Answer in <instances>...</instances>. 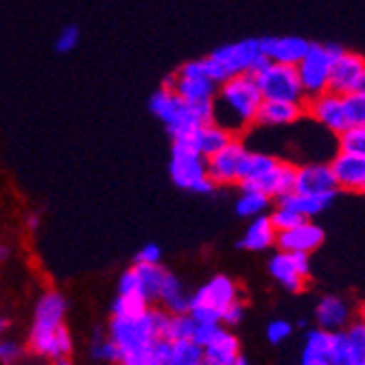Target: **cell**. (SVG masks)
<instances>
[{
    "mask_svg": "<svg viewBox=\"0 0 365 365\" xmlns=\"http://www.w3.org/2000/svg\"><path fill=\"white\" fill-rule=\"evenodd\" d=\"M260 103L262 94L252 75L230 77L217 88L212 123L227 129L232 136H241L256 125Z\"/></svg>",
    "mask_w": 365,
    "mask_h": 365,
    "instance_id": "cell-1",
    "label": "cell"
},
{
    "mask_svg": "<svg viewBox=\"0 0 365 365\" xmlns=\"http://www.w3.org/2000/svg\"><path fill=\"white\" fill-rule=\"evenodd\" d=\"M167 317L169 313L160 307H149L143 315L136 317H110L108 335L120 350V363L140 361L151 344L162 337Z\"/></svg>",
    "mask_w": 365,
    "mask_h": 365,
    "instance_id": "cell-2",
    "label": "cell"
},
{
    "mask_svg": "<svg viewBox=\"0 0 365 365\" xmlns=\"http://www.w3.org/2000/svg\"><path fill=\"white\" fill-rule=\"evenodd\" d=\"M239 297H243L241 284L225 274H217L192 291L188 315L195 322L221 324V315L225 313V309L235 300H239Z\"/></svg>",
    "mask_w": 365,
    "mask_h": 365,
    "instance_id": "cell-3",
    "label": "cell"
},
{
    "mask_svg": "<svg viewBox=\"0 0 365 365\" xmlns=\"http://www.w3.org/2000/svg\"><path fill=\"white\" fill-rule=\"evenodd\" d=\"M169 175L178 188L188 192L212 195L217 190V184L208 175V160L202 153H197L186 138L173 140Z\"/></svg>",
    "mask_w": 365,
    "mask_h": 365,
    "instance_id": "cell-4",
    "label": "cell"
},
{
    "mask_svg": "<svg viewBox=\"0 0 365 365\" xmlns=\"http://www.w3.org/2000/svg\"><path fill=\"white\" fill-rule=\"evenodd\" d=\"M341 51L344 48L339 44L311 42V48L300 59V63L295 66L307 98H313V96L328 90L330 75H333V66H335L337 57L341 55Z\"/></svg>",
    "mask_w": 365,
    "mask_h": 365,
    "instance_id": "cell-5",
    "label": "cell"
},
{
    "mask_svg": "<svg viewBox=\"0 0 365 365\" xmlns=\"http://www.w3.org/2000/svg\"><path fill=\"white\" fill-rule=\"evenodd\" d=\"M149 110L153 116H158L164 127H167L169 136L173 140H182V138H188L192 131L202 125L197 120V116L192 114L190 106L184 103L182 98L169 90V88H158L151 98H149Z\"/></svg>",
    "mask_w": 365,
    "mask_h": 365,
    "instance_id": "cell-6",
    "label": "cell"
},
{
    "mask_svg": "<svg viewBox=\"0 0 365 365\" xmlns=\"http://www.w3.org/2000/svg\"><path fill=\"white\" fill-rule=\"evenodd\" d=\"M264 101H291L307 103V94L300 83L295 66L269 61L262 71L252 75Z\"/></svg>",
    "mask_w": 365,
    "mask_h": 365,
    "instance_id": "cell-7",
    "label": "cell"
},
{
    "mask_svg": "<svg viewBox=\"0 0 365 365\" xmlns=\"http://www.w3.org/2000/svg\"><path fill=\"white\" fill-rule=\"evenodd\" d=\"M210 57L227 73V77L256 75L269 63V59L260 51V38H247L219 46L210 53Z\"/></svg>",
    "mask_w": 365,
    "mask_h": 365,
    "instance_id": "cell-8",
    "label": "cell"
},
{
    "mask_svg": "<svg viewBox=\"0 0 365 365\" xmlns=\"http://www.w3.org/2000/svg\"><path fill=\"white\" fill-rule=\"evenodd\" d=\"M267 272L287 293H302L311 282V258L309 254L276 250L267 260Z\"/></svg>",
    "mask_w": 365,
    "mask_h": 365,
    "instance_id": "cell-9",
    "label": "cell"
},
{
    "mask_svg": "<svg viewBox=\"0 0 365 365\" xmlns=\"http://www.w3.org/2000/svg\"><path fill=\"white\" fill-rule=\"evenodd\" d=\"M66 313H68V300L63 297V293L48 289L44 291L36 307H33V322L29 328L26 339H36V337H44L51 335L55 330L66 326Z\"/></svg>",
    "mask_w": 365,
    "mask_h": 365,
    "instance_id": "cell-10",
    "label": "cell"
},
{
    "mask_svg": "<svg viewBox=\"0 0 365 365\" xmlns=\"http://www.w3.org/2000/svg\"><path fill=\"white\" fill-rule=\"evenodd\" d=\"M307 116H311L315 123H319L324 129L333 131V134H341L350 127L348 114H346V103H344V96L335 94V92H322L313 98H307Z\"/></svg>",
    "mask_w": 365,
    "mask_h": 365,
    "instance_id": "cell-11",
    "label": "cell"
},
{
    "mask_svg": "<svg viewBox=\"0 0 365 365\" xmlns=\"http://www.w3.org/2000/svg\"><path fill=\"white\" fill-rule=\"evenodd\" d=\"M356 304H352L348 297L337 295V293H328L322 295L319 302L315 304L313 319L315 326L328 333H339V330L348 328L356 319Z\"/></svg>",
    "mask_w": 365,
    "mask_h": 365,
    "instance_id": "cell-12",
    "label": "cell"
},
{
    "mask_svg": "<svg viewBox=\"0 0 365 365\" xmlns=\"http://www.w3.org/2000/svg\"><path fill=\"white\" fill-rule=\"evenodd\" d=\"M333 365H365V324L354 319L348 328L333 333L330 344Z\"/></svg>",
    "mask_w": 365,
    "mask_h": 365,
    "instance_id": "cell-13",
    "label": "cell"
},
{
    "mask_svg": "<svg viewBox=\"0 0 365 365\" xmlns=\"http://www.w3.org/2000/svg\"><path fill=\"white\" fill-rule=\"evenodd\" d=\"M245 145L241 136H235L223 149L212 153L208 160V175L210 180L219 186H232L239 182V167H241V158L245 155Z\"/></svg>",
    "mask_w": 365,
    "mask_h": 365,
    "instance_id": "cell-14",
    "label": "cell"
},
{
    "mask_svg": "<svg viewBox=\"0 0 365 365\" xmlns=\"http://www.w3.org/2000/svg\"><path fill=\"white\" fill-rule=\"evenodd\" d=\"M293 190L335 199L339 192V186H337L333 169H330V162H309V164H302V167H297Z\"/></svg>",
    "mask_w": 365,
    "mask_h": 365,
    "instance_id": "cell-15",
    "label": "cell"
},
{
    "mask_svg": "<svg viewBox=\"0 0 365 365\" xmlns=\"http://www.w3.org/2000/svg\"><path fill=\"white\" fill-rule=\"evenodd\" d=\"M326 232L319 223L313 219H304L302 223H297L295 227H289L284 232H278L276 250L284 252H295V254H313L324 245Z\"/></svg>",
    "mask_w": 365,
    "mask_h": 365,
    "instance_id": "cell-16",
    "label": "cell"
},
{
    "mask_svg": "<svg viewBox=\"0 0 365 365\" xmlns=\"http://www.w3.org/2000/svg\"><path fill=\"white\" fill-rule=\"evenodd\" d=\"M311 48V42L300 36H267L260 38V51L269 61L297 66Z\"/></svg>",
    "mask_w": 365,
    "mask_h": 365,
    "instance_id": "cell-17",
    "label": "cell"
},
{
    "mask_svg": "<svg viewBox=\"0 0 365 365\" xmlns=\"http://www.w3.org/2000/svg\"><path fill=\"white\" fill-rule=\"evenodd\" d=\"M365 71V57L354 51H341L333 66V75H330V86L328 90L335 94H350L356 90V83Z\"/></svg>",
    "mask_w": 365,
    "mask_h": 365,
    "instance_id": "cell-18",
    "label": "cell"
},
{
    "mask_svg": "<svg viewBox=\"0 0 365 365\" xmlns=\"http://www.w3.org/2000/svg\"><path fill=\"white\" fill-rule=\"evenodd\" d=\"M330 169L335 173L339 190L365 195V155L337 151V155L330 160Z\"/></svg>",
    "mask_w": 365,
    "mask_h": 365,
    "instance_id": "cell-19",
    "label": "cell"
},
{
    "mask_svg": "<svg viewBox=\"0 0 365 365\" xmlns=\"http://www.w3.org/2000/svg\"><path fill=\"white\" fill-rule=\"evenodd\" d=\"M26 350L31 354H36L38 359L44 361H57L63 356H73L75 352V339L71 335L68 326L59 328L57 333L44 335V337H36V339H26Z\"/></svg>",
    "mask_w": 365,
    "mask_h": 365,
    "instance_id": "cell-20",
    "label": "cell"
},
{
    "mask_svg": "<svg viewBox=\"0 0 365 365\" xmlns=\"http://www.w3.org/2000/svg\"><path fill=\"white\" fill-rule=\"evenodd\" d=\"M276 241H278V232L269 215H262V217L250 219V225L243 232L239 247L245 252L260 254V252H269L272 247H276Z\"/></svg>",
    "mask_w": 365,
    "mask_h": 365,
    "instance_id": "cell-21",
    "label": "cell"
},
{
    "mask_svg": "<svg viewBox=\"0 0 365 365\" xmlns=\"http://www.w3.org/2000/svg\"><path fill=\"white\" fill-rule=\"evenodd\" d=\"M307 116L304 103H291V101H264L260 103L256 125L262 127H282V125H293L300 118Z\"/></svg>",
    "mask_w": 365,
    "mask_h": 365,
    "instance_id": "cell-22",
    "label": "cell"
},
{
    "mask_svg": "<svg viewBox=\"0 0 365 365\" xmlns=\"http://www.w3.org/2000/svg\"><path fill=\"white\" fill-rule=\"evenodd\" d=\"M241 341L232 333V328L221 326L217 335L204 346V359L215 365H232L241 356Z\"/></svg>",
    "mask_w": 365,
    "mask_h": 365,
    "instance_id": "cell-23",
    "label": "cell"
},
{
    "mask_svg": "<svg viewBox=\"0 0 365 365\" xmlns=\"http://www.w3.org/2000/svg\"><path fill=\"white\" fill-rule=\"evenodd\" d=\"M280 158H274L269 153H260V151H245L241 158V167H239V188L241 190H254V186L267 175Z\"/></svg>",
    "mask_w": 365,
    "mask_h": 365,
    "instance_id": "cell-24",
    "label": "cell"
},
{
    "mask_svg": "<svg viewBox=\"0 0 365 365\" xmlns=\"http://www.w3.org/2000/svg\"><path fill=\"white\" fill-rule=\"evenodd\" d=\"M295 173H297V164L287 162V160H278L276 167L254 186V190L269 195L276 202V199L284 197L287 192H291L295 188Z\"/></svg>",
    "mask_w": 365,
    "mask_h": 365,
    "instance_id": "cell-25",
    "label": "cell"
},
{
    "mask_svg": "<svg viewBox=\"0 0 365 365\" xmlns=\"http://www.w3.org/2000/svg\"><path fill=\"white\" fill-rule=\"evenodd\" d=\"M232 138H235V136H232L227 129H223L221 125H217V123H204V125H199L186 140L192 145V149L197 153H202L204 158H210L212 153H217L219 149H223Z\"/></svg>",
    "mask_w": 365,
    "mask_h": 365,
    "instance_id": "cell-26",
    "label": "cell"
},
{
    "mask_svg": "<svg viewBox=\"0 0 365 365\" xmlns=\"http://www.w3.org/2000/svg\"><path fill=\"white\" fill-rule=\"evenodd\" d=\"M190 295H192V291H188L186 284L175 274L167 272V278H164V282H162V289H160L155 307L164 309V311L171 313V315H175V313H188Z\"/></svg>",
    "mask_w": 365,
    "mask_h": 365,
    "instance_id": "cell-27",
    "label": "cell"
},
{
    "mask_svg": "<svg viewBox=\"0 0 365 365\" xmlns=\"http://www.w3.org/2000/svg\"><path fill=\"white\" fill-rule=\"evenodd\" d=\"M330 344H333V333L322 328H309L302 344L300 365H333L330 361Z\"/></svg>",
    "mask_w": 365,
    "mask_h": 365,
    "instance_id": "cell-28",
    "label": "cell"
},
{
    "mask_svg": "<svg viewBox=\"0 0 365 365\" xmlns=\"http://www.w3.org/2000/svg\"><path fill=\"white\" fill-rule=\"evenodd\" d=\"M274 204L293 210L295 215H300L302 219H315L317 215H322L330 204H333V197H322V195H309V192L291 190L284 197L276 199Z\"/></svg>",
    "mask_w": 365,
    "mask_h": 365,
    "instance_id": "cell-29",
    "label": "cell"
},
{
    "mask_svg": "<svg viewBox=\"0 0 365 365\" xmlns=\"http://www.w3.org/2000/svg\"><path fill=\"white\" fill-rule=\"evenodd\" d=\"M217 83H212L210 79L202 77V79H188V77H180L175 73V83H173V92L182 98L184 103H202V101H215L217 96Z\"/></svg>",
    "mask_w": 365,
    "mask_h": 365,
    "instance_id": "cell-30",
    "label": "cell"
},
{
    "mask_svg": "<svg viewBox=\"0 0 365 365\" xmlns=\"http://www.w3.org/2000/svg\"><path fill=\"white\" fill-rule=\"evenodd\" d=\"M134 267H136V274L140 280V295L151 307H155L162 282H164V278H167L169 269H164L162 262L160 264H134Z\"/></svg>",
    "mask_w": 365,
    "mask_h": 365,
    "instance_id": "cell-31",
    "label": "cell"
},
{
    "mask_svg": "<svg viewBox=\"0 0 365 365\" xmlns=\"http://www.w3.org/2000/svg\"><path fill=\"white\" fill-rule=\"evenodd\" d=\"M272 206H274V199L269 195H264L260 190H241L235 204V210L243 219H256L262 215H269Z\"/></svg>",
    "mask_w": 365,
    "mask_h": 365,
    "instance_id": "cell-32",
    "label": "cell"
},
{
    "mask_svg": "<svg viewBox=\"0 0 365 365\" xmlns=\"http://www.w3.org/2000/svg\"><path fill=\"white\" fill-rule=\"evenodd\" d=\"M88 354L96 365H118L123 361L118 346L110 339L108 333H101V330H96L92 335L88 344Z\"/></svg>",
    "mask_w": 365,
    "mask_h": 365,
    "instance_id": "cell-33",
    "label": "cell"
},
{
    "mask_svg": "<svg viewBox=\"0 0 365 365\" xmlns=\"http://www.w3.org/2000/svg\"><path fill=\"white\" fill-rule=\"evenodd\" d=\"M202 361H204V348L197 346L192 339L171 341L167 365H202Z\"/></svg>",
    "mask_w": 365,
    "mask_h": 365,
    "instance_id": "cell-34",
    "label": "cell"
},
{
    "mask_svg": "<svg viewBox=\"0 0 365 365\" xmlns=\"http://www.w3.org/2000/svg\"><path fill=\"white\" fill-rule=\"evenodd\" d=\"M192 333H195V319L188 313H175V315L169 313L162 337L169 341H182V339H192Z\"/></svg>",
    "mask_w": 365,
    "mask_h": 365,
    "instance_id": "cell-35",
    "label": "cell"
},
{
    "mask_svg": "<svg viewBox=\"0 0 365 365\" xmlns=\"http://www.w3.org/2000/svg\"><path fill=\"white\" fill-rule=\"evenodd\" d=\"M151 304L136 293H116L112 302V317H136L143 315Z\"/></svg>",
    "mask_w": 365,
    "mask_h": 365,
    "instance_id": "cell-36",
    "label": "cell"
},
{
    "mask_svg": "<svg viewBox=\"0 0 365 365\" xmlns=\"http://www.w3.org/2000/svg\"><path fill=\"white\" fill-rule=\"evenodd\" d=\"M339 151L365 155V125H352L337 136Z\"/></svg>",
    "mask_w": 365,
    "mask_h": 365,
    "instance_id": "cell-37",
    "label": "cell"
},
{
    "mask_svg": "<svg viewBox=\"0 0 365 365\" xmlns=\"http://www.w3.org/2000/svg\"><path fill=\"white\" fill-rule=\"evenodd\" d=\"M293 330L295 328H293V324L289 319L278 317V319H272L267 326H264V337H267V341L272 346H280V344H284V341H289L293 337Z\"/></svg>",
    "mask_w": 365,
    "mask_h": 365,
    "instance_id": "cell-38",
    "label": "cell"
},
{
    "mask_svg": "<svg viewBox=\"0 0 365 365\" xmlns=\"http://www.w3.org/2000/svg\"><path fill=\"white\" fill-rule=\"evenodd\" d=\"M344 103H346V114L352 125H365V92H350L344 94Z\"/></svg>",
    "mask_w": 365,
    "mask_h": 365,
    "instance_id": "cell-39",
    "label": "cell"
},
{
    "mask_svg": "<svg viewBox=\"0 0 365 365\" xmlns=\"http://www.w3.org/2000/svg\"><path fill=\"white\" fill-rule=\"evenodd\" d=\"M79 40H81V31L77 24H66L61 31H59V36L55 40V51L66 55V53H73L77 46H79Z\"/></svg>",
    "mask_w": 365,
    "mask_h": 365,
    "instance_id": "cell-40",
    "label": "cell"
},
{
    "mask_svg": "<svg viewBox=\"0 0 365 365\" xmlns=\"http://www.w3.org/2000/svg\"><path fill=\"white\" fill-rule=\"evenodd\" d=\"M269 219H272L276 232H284V230L295 227L297 223H302V221H304L300 215H295L293 210H289V208H284V206H278V204H276V208L269 212Z\"/></svg>",
    "mask_w": 365,
    "mask_h": 365,
    "instance_id": "cell-41",
    "label": "cell"
},
{
    "mask_svg": "<svg viewBox=\"0 0 365 365\" xmlns=\"http://www.w3.org/2000/svg\"><path fill=\"white\" fill-rule=\"evenodd\" d=\"M24 346L11 339H0V365H20L24 359Z\"/></svg>",
    "mask_w": 365,
    "mask_h": 365,
    "instance_id": "cell-42",
    "label": "cell"
},
{
    "mask_svg": "<svg viewBox=\"0 0 365 365\" xmlns=\"http://www.w3.org/2000/svg\"><path fill=\"white\" fill-rule=\"evenodd\" d=\"M245 315H247V302H245V297H239V300L232 302L225 309V313L221 315V326H225V328H237L245 319Z\"/></svg>",
    "mask_w": 365,
    "mask_h": 365,
    "instance_id": "cell-43",
    "label": "cell"
},
{
    "mask_svg": "<svg viewBox=\"0 0 365 365\" xmlns=\"http://www.w3.org/2000/svg\"><path fill=\"white\" fill-rule=\"evenodd\" d=\"M162 262V250L158 243H147L143 245L136 254L131 264H160Z\"/></svg>",
    "mask_w": 365,
    "mask_h": 365,
    "instance_id": "cell-44",
    "label": "cell"
},
{
    "mask_svg": "<svg viewBox=\"0 0 365 365\" xmlns=\"http://www.w3.org/2000/svg\"><path fill=\"white\" fill-rule=\"evenodd\" d=\"M221 328V324H206V322H195V333H192V341L197 346H206L215 335L217 330Z\"/></svg>",
    "mask_w": 365,
    "mask_h": 365,
    "instance_id": "cell-45",
    "label": "cell"
},
{
    "mask_svg": "<svg viewBox=\"0 0 365 365\" xmlns=\"http://www.w3.org/2000/svg\"><path fill=\"white\" fill-rule=\"evenodd\" d=\"M40 223H42V219H40V215H38V212L29 215V219H26V227H29L31 232H38Z\"/></svg>",
    "mask_w": 365,
    "mask_h": 365,
    "instance_id": "cell-46",
    "label": "cell"
},
{
    "mask_svg": "<svg viewBox=\"0 0 365 365\" xmlns=\"http://www.w3.org/2000/svg\"><path fill=\"white\" fill-rule=\"evenodd\" d=\"M11 330V319L5 317V315H0V339H5V335Z\"/></svg>",
    "mask_w": 365,
    "mask_h": 365,
    "instance_id": "cell-47",
    "label": "cell"
},
{
    "mask_svg": "<svg viewBox=\"0 0 365 365\" xmlns=\"http://www.w3.org/2000/svg\"><path fill=\"white\" fill-rule=\"evenodd\" d=\"M9 258H11V247L5 245V243H0V264L7 262Z\"/></svg>",
    "mask_w": 365,
    "mask_h": 365,
    "instance_id": "cell-48",
    "label": "cell"
},
{
    "mask_svg": "<svg viewBox=\"0 0 365 365\" xmlns=\"http://www.w3.org/2000/svg\"><path fill=\"white\" fill-rule=\"evenodd\" d=\"M53 365H75V361H73L71 356H63V359H57V361H53Z\"/></svg>",
    "mask_w": 365,
    "mask_h": 365,
    "instance_id": "cell-49",
    "label": "cell"
},
{
    "mask_svg": "<svg viewBox=\"0 0 365 365\" xmlns=\"http://www.w3.org/2000/svg\"><path fill=\"white\" fill-rule=\"evenodd\" d=\"M356 319L365 324V302H363V304H359V309H356Z\"/></svg>",
    "mask_w": 365,
    "mask_h": 365,
    "instance_id": "cell-50",
    "label": "cell"
},
{
    "mask_svg": "<svg viewBox=\"0 0 365 365\" xmlns=\"http://www.w3.org/2000/svg\"><path fill=\"white\" fill-rule=\"evenodd\" d=\"M354 92H365V71H363V75H361V79H359V83H356V90Z\"/></svg>",
    "mask_w": 365,
    "mask_h": 365,
    "instance_id": "cell-51",
    "label": "cell"
},
{
    "mask_svg": "<svg viewBox=\"0 0 365 365\" xmlns=\"http://www.w3.org/2000/svg\"><path fill=\"white\" fill-rule=\"evenodd\" d=\"M232 365H250V361H247V359H245V356L241 354V356H239V359H237L235 363H232Z\"/></svg>",
    "mask_w": 365,
    "mask_h": 365,
    "instance_id": "cell-52",
    "label": "cell"
},
{
    "mask_svg": "<svg viewBox=\"0 0 365 365\" xmlns=\"http://www.w3.org/2000/svg\"><path fill=\"white\" fill-rule=\"evenodd\" d=\"M202 365H215V363H210V361H206V359H204V361H202Z\"/></svg>",
    "mask_w": 365,
    "mask_h": 365,
    "instance_id": "cell-53",
    "label": "cell"
}]
</instances>
